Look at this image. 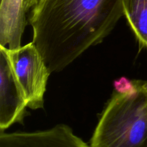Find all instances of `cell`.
<instances>
[{
  "mask_svg": "<svg viewBox=\"0 0 147 147\" xmlns=\"http://www.w3.org/2000/svg\"><path fill=\"white\" fill-rule=\"evenodd\" d=\"M124 16L123 0H39L30 23L32 42L50 73L98 45Z\"/></svg>",
  "mask_w": 147,
  "mask_h": 147,
  "instance_id": "6da1fadb",
  "label": "cell"
},
{
  "mask_svg": "<svg viewBox=\"0 0 147 147\" xmlns=\"http://www.w3.org/2000/svg\"><path fill=\"white\" fill-rule=\"evenodd\" d=\"M123 10L139 46L147 50V0H123Z\"/></svg>",
  "mask_w": 147,
  "mask_h": 147,
  "instance_id": "52a82bcc",
  "label": "cell"
},
{
  "mask_svg": "<svg viewBox=\"0 0 147 147\" xmlns=\"http://www.w3.org/2000/svg\"><path fill=\"white\" fill-rule=\"evenodd\" d=\"M14 76L22 89L27 107L42 109L44 96L51 73L32 42L13 50L7 48Z\"/></svg>",
  "mask_w": 147,
  "mask_h": 147,
  "instance_id": "3957f363",
  "label": "cell"
},
{
  "mask_svg": "<svg viewBox=\"0 0 147 147\" xmlns=\"http://www.w3.org/2000/svg\"><path fill=\"white\" fill-rule=\"evenodd\" d=\"M27 107L22 89L14 76L7 47L0 45V129L22 123Z\"/></svg>",
  "mask_w": 147,
  "mask_h": 147,
  "instance_id": "277c9868",
  "label": "cell"
},
{
  "mask_svg": "<svg viewBox=\"0 0 147 147\" xmlns=\"http://www.w3.org/2000/svg\"><path fill=\"white\" fill-rule=\"evenodd\" d=\"M0 147H91L76 135L70 126L58 124L32 132L1 131Z\"/></svg>",
  "mask_w": 147,
  "mask_h": 147,
  "instance_id": "5b68a950",
  "label": "cell"
},
{
  "mask_svg": "<svg viewBox=\"0 0 147 147\" xmlns=\"http://www.w3.org/2000/svg\"><path fill=\"white\" fill-rule=\"evenodd\" d=\"M38 1L39 0H24V7L26 13L29 12V11L32 9Z\"/></svg>",
  "mask_w": 147,
  "mask_h": 147,
  "instance_id": "ba28073f",
  "label": "cell"
},
{
  "mask_svg": "<svg viewBox=\"0 0 147 147\" xmlns=\"http://www.w3.org/2000/svg\"><path fill=\"white\" fill-rule=\"evenodd\" d=\"M24 0H1L0 45L10 50L21 46L26 24Z\"/></svg>",
  "mask_w": 147,
  "mask_h": 147,
  "instance_id": "8992f818",
  "label": "cell"
},
{
  "mask_svg": "<svg viewBox=\"0 0 147 147\" xmlns=\"http://www.w3.org/2000/svg\"><path fill=\"white\" fill-rule=\"evenodd\" d=\"M90 139L91 147H147V81L121 78Z\"/></svg>",
  "mask_w": 147,
  "mask_h": 147,
  "instance_id": "7a4b0ae2",
  "label": "cell"
}]
</instances>
